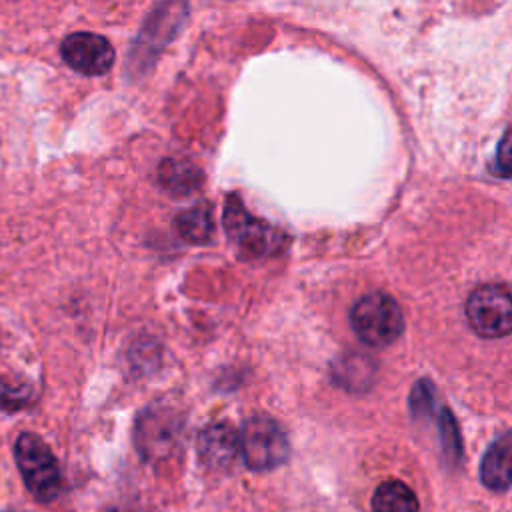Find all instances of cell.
<instances>
[{"instance_id": "obj_6", "label": "cell", "mask_w": 512, "mask_h": 512, "mask_svg": "<svg viewBox=\"0 0 512 512\" xmlns=\"http://www.w3.org/2000/svg\"><path fill=\"white\" fill-rule=\"evenodd\" d=\"M134 442L138 452L150 462L170 458L180 442L178 416L166 408L150 406L136 420Z\"/></svg>"}, {"instance_id": "obj_15", "label": "cell", "mask_w": 512, "mask_h": 512, "mask_svg": "<svg viewBox=\"0 0 512 512\" xmlns=\"http://www.w3.org/2000/svg\"><path fill=\"white\" fill-rule=\"evenodd\" d=\"M110 512H120V510H110Z\"/></svg>"}, {"instance_id": "obj_12", "label": "cell", "mask_w": 512, "mask_h": 512, "mask_svg": "<svg viewBox=\"0 0 512 512\" xmlns=\"http://www.w3.org/2000/svg\"><path fill=\"white\" fill-rule=\"evenodd\" d=\"M418 498L400 480L382 482L372 494V512H418Z\"/></svg>"}, {"instance_id": "obj_4", "label": "cell", "mask_w": 512, "mask_h": 512, "mask_svg": "<svg viewBox=\"0 0 512 512\" xmlns=\"http://www.w3.org/2000/svg\"><path fill=\"white\" fill-rule=\"evenodd\" d=\"M242 456L252 470H272L288 460L290 444L284 428L266 414L246 420L240 436Z\"/></svg>"}, {"instance_id": "obj_3", "label": "cell", "mask_w": 512, "mask_h": 512, "mask_svg": "<svg viewBox=\"0 0 512 512\" xmlns=\"http://www.w3.org/2000/svg\"><path fill=\"white\" fill-rule=\"evenodd\" d=\"M356 336L370 346H388L404 330V318L396 300L384 292L364 294L350 310Z\"/></svg>"}, {"instance_id": "obj_1", "label": "cell", "mask_w": 512, "mask_h": 512, "mask_svg": "<svg viewBox=\"0 0 512 512\" xmlns=\"http://www.w3.org/2000/svg\"><path fill=\"white\" fill-rule=\"evenodd\" d=\"M222 224L228 240L242 258L272 256L282 252L288 244L284 230L250 214L236 194L226 196Z\"/></svg>"}, {"instance_id": "obj_13", "label": "cell", "mask_w": 512, "mask_h": 512, "mask_svg": "<svg viewBox=\"0 0 512 512\" xmlns=\"http://www.w3.org/2000/svg\"><path fill=\"white\" fill-rule=\"evenodd\" d=\"M34 400V386L22 376H0V408L4 412H18Z\"/></svg>"}, {"instance_id": "obj_2", "label": "cell", "mask_w": 512, "mask_h": 512, "mask_svg": "<svg viewBox=\"0 0 512 512\" xmlns=\"http://www.w3.org/2000/svg\"><path fill=\"white\" fill-rule=\"evenodd\" d=\"M14 458L28 492L38 502H52L62 492L60 466L42 438L22 432L14 444Z\"/></svg>"}, {"instance_id": "obj_9", "label": "cell", "mask_w": 512, "mask_h": 512, "mask_svg": "<svg viewBox=\"0 0 512 512\" xmlns=\"http://www.w3.org/2000/svg\"><path fill=\"white\" fill-rule=\"evenodd\" d=\"M480 480L496 492L512 488V432L498 436L490 444L480 464Z\"/></svg>"}, {"instance_id": "obj_11", "label": "cell", "mask_w": 512, "mask_h": 512, "mask_svg": "<svg viewBox=\"0 0 512 512\" xmlns=\"http://www.w3.org/2000/svg\"><path fill=\"white\" fill-rule=\"evenodd\" d=\"M174 228L178 236L190 244H206L214 236V216L210 206L196 204L188 210H182L174 218Z\"/></svg>"}, {"instance_id": "obj_10", "label": "cell", "mask_w": 512, "mask_h": 512, "mask_svg": "<svg viewBox=\"0 0 512 512\" xmlns=\"http://www.w3.org/2000/svg\"><path fill=\"white\" fill-rule=\"evenodd\" d=\"M158 178H160V184L176 196L190 194V192L198 190L202 184L200 168H196L192 162L180 160V158L162 160V164L158 166Z\"/></svg>"}, {"instance_id": "obj_5", "label": "cell", "mask_w": 512, "mask_h": 512, "mask_svg": "<svg viewBox=\"0 0 512 512\" xmlns=\"http://www.w3.org/2000/svg\"><path fill=\"white\" fill-rule=\"evenodd\" d=\"M472 330L482 338H502L512 332V290L504 284L476 288L466 302Z\"/></svg>"}, {"instance_id": "obj_8", "label": "cell", "mask_w": 512, "mask_h": 512, "mask_svg": "<svg viewBox=\"0 0 512 512\" xmlns=\"http://www.w3.org/2000/svg\"><path fill=\"white\" fill-rule=\"evenodd\" d=\"M240 450V436L228 422H212L198 436L200 462L212 470L230 468Z\"/></svg>"}, {"instance_id": "obj_7", "label": "cell", "mask_w": 512, "mask_h": 512, "mask_svg": "<svg viewBox=\"0 0 512 512\" xmlns=\"http://www.w3.org/2000/svg\"><path fill=\"white\" fill-rule=\"evenodd\" d=\"M60 54L64 62L86 76H100L114 64V48L94 32H74L62 40Z\"/></svg>"}, {"instance_id": "obj_14", "label": "cell", "mask_w": 512, "mask_h": 512, "mask_svg": "<svg viewBox=\"0 0 512 512\" xmlns=\"http://www.w3.org/2000/svg\"><path fill=\"white\" fill-rule=\"evenodd\" d=\"M496 172L500 176H512V130H508L506 136L500 140L496 152Z\"/></svg>"}]
</instances>
